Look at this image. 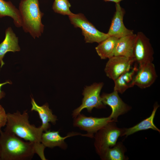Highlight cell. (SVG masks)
I'll list each match as a JSON object with an SVG mask.
<instances>
[{"label": "cell", "instance_id": "cell-5", "mask_svg": "<svg viewBox=\"0 0 160 160\" xmlns=\"http://www.w3.org/2000/svg\"><path fill=\"white\" fill-rule=\"evenodd\" d=\"M68 17L71 23L75 27L81 29L87 43H99L109 36L107 33L98 30L82 13H73Z\"/></svg>", "mask_w": 160, "mask_h": 160}, {"label": "cell", "instance_id": "cell-12", "mask_svg": "<svg viewBox=\"0 0 160 160\" xmlns=\"http://www.w3.org/2000/svg\"><path fill=\"white\" fill-rule=\"evenodd\" d=\"M157 77L154 65L153 62L147 63L138 67L134 77V85L141 89L149 87L154 83Z\"/></svg>", "mask_w": 160, "mask_h": 160}, {"label": "cell", "instance_id": "cell-10", "mask_svg": "<svg viewBox=\"0 0 160 160\" xmlns=\"http://www.w3.org/2000/svg\"><path fill=\"white\" fill-rule=\"evenodd\" d=\"M118 94L117 91L113 90L111 93H103L100 95L103 104L108 105L111 108L112 112L109 117L115 122L117 121L119 116L127 113L131 108L123 101Z\"/></svg>", "mask_w": 160, "mask_h": 160}, {"label": "cell", "instance_id": "cell-20", "mask_svg": "<svg viewBox=\"0 0 160 160\" xmlns=\"http://www.w3.org/2000/svg\"><path fill=\"white\" fill-rule=\"evenodd\" d=\"M5 16L12 18L17 27H22V19L19 9L10 1L0 0V18Z\"/></svg>", "mask_w": 160, "mask_h": 160}, {"label": "cell", "instance_id": "cell-11", "mask_svg": "<svg viewBox=\"0 0 160 160\" xmlns=\"http://www.w3.org/2000/svg\"><path fill=\"white\" fill-rule=\"evenodd\" d=\"M115 8L108 34L109 36L119 38L133 33V30L127 28L124 24V17L126 13L125 9L120 6V3H116Z\"/></svg>", "mask_w": 160, "mask_h": 160}, {"label": "cell", "instance_id": "cell-18", "mask_svg": "<svg viewBox=\"0 0 160 160\" xmlns=\"http://www.w3.org/2000/svg\"><path fill=\"white\" fill-rule=\"evenodd\" d=\"M159 106L157 102L154 104L151 115L135 125L129 128H124L123 136H128L139 131L151 129L159 133L160 130L154 124L153 120L156 111Z\"/></svg>", "mask_w": 160, "mask_h": 160}, {"label": "cell", "instance_id": "cell-14", "mask_svg": "<svg viewBox=\"0 0 160 160\" xmlns=\"http://www.w3.org/2000/svg\"><path fill=\"white\" fill-rule=\"evenodd\" d=\"M80 134L73 132L69 134L65 137H61L58 131L47 130L43 132L41 137V143L45 147L53 148L59 147L63 149H65L67 145L65 140L74 135H79Z\"/></svg>", "mask_w": 160, "mask_h": 160}, {"label": "cell", "instance_id": "cell-3", "mask_svg": "<svg viewBox=\"0 0 160 160\" xmlns=\"http://www.w3.org/2000/svg\"><path fill=\"white\" fill-rule=\"evenodd\" d=\"M18 9L24 31L34 39L39 37L43 32L44 25L41 22L44 14L40 10L38 0H22Z\"/></svg>", "mask_w": 160, "mask_h": 160}, {"label": "cell", "instance_id": "cell-23", "mask_svg": "<svg viewBox=\"0 0 160 160\" xmlns=\"http://www.w3.org/2000/svg\"><path fill=\"white\" fill-rule=\"evenodd\" d=\"M7 122V113L4 108L0 105V129L6 125Z\"/></svg>", "mask_w": 160, "mask_h": 160}, {"label": "cell", "instance_id": "cell-26", "mask_svg": "<svg viewBox=\"0 0 160 160\" xmlns=\"http://www.w3.org/2000/svg\"></svg>", "mask_w": 160, "mask_h": 160}, {"label": "cell", "instance_id": "cell-15", "mask_svg": "<svg viewBox=\"0 0 160 160\" xmlns=\"http://www.w3.org/2000/svg\"><path fill=\"white\" fill-rule=\"evenodd\" d=\"M136 37V34L133 33L119 38L116 45L114 56L133 58V50Z\"/></svg>", "mask_w": 160, "mask_h": 160}, {"label": "cell", "instance_id": "cell-13", "mask_svg": "<svg viewBox=\"0 0 160 160\" xmlns=\"http://www.w3.org/2000/svg\"><path fill=\"white\" fill-rule=\"evenodd\" d=\"M20 50L18 45V37L16 36L11 27L5 30L4 39L0 44V64L1 68L4 64L3 58L7 53L15 52Z\"/></svg>", "mask_w": 160, "mask_h": 160}, {"label": "cell", "instance_id": "cell-22", "mask_svg": "<svg viewBox=\"0 0 160 160\" xmlns=\"http://www.w3.org/2000/svg\"><path fill=\"white\" fill-rule=\"evenodd\" d=\"M71 7L68 0H55L52 8L56 13L69 16L73 14L70 10Z\"/></svg>", "mask_w": 160, "mask_h": 160}, {"label": "cell", "instance_id": "cell-4", "mask_svg": "<svg viewBox=\"0 0 160 160\" xmlns=\"http://www.w3.org/2000/svg\"><path fill=\"white\" fill-rule=\"evenodd\" d=\"M124 128H119L115 122L111 121L95 133L94 145L100 157L106 149L116 145L119 137L123 136Z\"/></svg>", "mask_w": 160, "mask_h": 160}, {"label": "cell", "instance_id": "cell-8", "mask_svg": "<svg viewBox=\"0 0 160 160\" xmlns=\"http://www.w3.org/2000/svg\"><path fill=\"white\" fill-rule=\"evenodd\" d=\"M111 121H113L109 116L103 118L87 117L79 113L74 118L73 125L86 131L88 137L92 138L94 137V133Z\"/></svg>", "mask_w": 160, "mask_h": 160}, {"label": "cell", "instance_id": "cell-19", "mask_svg": "<svg viewBox=\"0 0 160 160\" xmlns=\"http://www.w3.org/2000/svg\"><path fill=\"white\" fill-rule=\"evenodd\" d=\"M119 38L109 36L99 43L95 47L98 55L102 59H109L114 56L116 45Z\"/></svg>", "mask_w": 160, "mask_h": 160}, {"label": "cell", "instance_id": "cell-17", "mask_svg": "<svg viewBox=\"0 0 160 160\" xmlns=\"http://www.w3.org/2000/svg\"><path fill=\"white\" fill-rule=\"evenodd\" d=\"M138 67L135 65L129 71L124 73L113 81V90L122 94L128 89L134 86V80Z\"/></svg>", "mask_w": 160, "mask_h": 160}, {"label": "cell", "instance_id": "cell-24", "mask_svg": "<svg viewBox=\"0 0 160 160\" xmlns=\"http://www.w3.org/2000/svg\"><path fill=\"white\" fill-rule=\"evenodd\" d=\"M7 84H12V82L11 81H7L4 83H0V100L2 98L4 97L5 95V93L3 91H2L1 90V87L2 86Z\"/></svg>", "mask_w": 160, "mask_h": 160}, {"label": "cell", "instance_id": "cell-21", "mask_svg": "<svg viewBox=\"0 0 160 160\" xmlns=\"http://www.w3.org/2000/svg\"><path fill=\"white\" fill-rule=\"evenodd\" d=\"M126 148L122 143H116L113 147L108 148L100 156L103 160H125L128 159L124 155Z\"/></svg>", "mask_w": 160, "mask_h": 160}, {"label": "cell", "instance_id": "cell-1", "mask_svg": "<svg viewBox=\"0 0 160 160\" xmlns=\"http://www.w3.org/2000/svg\"><path fill=\"white\" fill-rule=\"evenodd\" d=\"M27 110L23 113L17 111L13 113H7V122L4 131L14 133L16 136L32 143L35 153L42 160H46L44 154L45 147L41 143V137L44 132L40 126L36 127L30 123Z\"/></svg>", "mask_w": 160, "mask_h": 160}, {"label": "cell", "instance_id": "cell-7", "mask_svg": "<svg viewBox=\"0 0 160 160\" xmlns=\"http://www.w3.org/2000/svg\"><path fill=\"white\" fill-rule=\"evenodd\" d=\"M154 51L150 39L142 32L136 34V37L133 50V58L138 67L150 63L153 60Z\"/></svg>", "mask_w": 160, "mask_h": 160}, {"label": "cell", "instance_id": "cell-6", "mask_svg": "<svg viewBox=\"0 0 160 160\" xmlns=\"http://www.w3.org/2000/svg\"><path fill=\"white\" fill-rule=\"evenodd\" d=\"M103 85V82L95 83L84 88L83 93L84 97L82 104L74 110L72 113L73 117H76L84 108L87 109L88 112H91L94 108H105V105L103 103L100 95Z\"/></svg>", "mask_w": 160, "mask_h": 160}, {"label": "cell", "instance_id": "cell-2", "mask_svg": "<svg viewBox=\"0 0 160 160\" xmlns=\"http://www.w3.org/2000/svg\"><path fill=\"white\" fill-rule=\"evenodd\" d=\"M36 153L33 144L24 142L14 133L0 129V159L29 160Z\"/></svg>", "mask_w": 160, "mask_h": 160}, {"label": "cell", "instance_id": "cell-9", "mask_svg": "<svg viewBox=\"0 0 160 160\" xmlns=\"http://www.w3.org/2000/svg\"><path fill=\"white\" fill-rule=\"evenodd\" d=\"M134 62L133 58L114 56L108 59L104 71L107 76L114 81L123 73L129 70Z\"/></svg>", "mask_w": 160, "mask_h": 160}, {"label": "cell", "instance_id": "cell-25", "mask_svg": "<svg viewBox=\"0 0 160 160\" xmlns=\"http://www.w3.org/2000/svg\"><path fill=\"white\" fill-rule=\"evenodd\" d=\"M105 1H111L115 2V3H120L123 0H104Z\"/></svg>", "mask_w": 160, "mask_h": 160}, {"label": "cell", "instance_id": "cell-16", "mask_svg": "<svg viewBox=\"0 0 160 160\" xmlns=\"http://www.w3.org/2000/svg\"><path fill=\"white\" fill-rule=\"evenodd\" d=\"M31 111L37 112L42 121L41 127L44 131L47 130L50 128L49 122L53 124H56L57 120V117L52 113V111L49 108L48 104H45L42 106H39L36 103L34 99L31 97Z\"/></svg>", "mask_w": 160, "mask_h": 160}]
</instances>
